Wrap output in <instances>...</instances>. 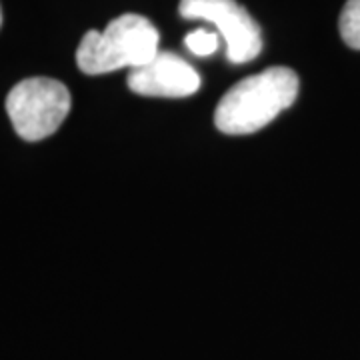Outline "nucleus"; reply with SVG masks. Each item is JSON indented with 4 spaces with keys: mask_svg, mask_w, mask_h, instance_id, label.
<instances>
[{
    "mask_svg": "<svg viewBox=\"0 0 360 360\" xmlns=\"http://www.w3.org/2000/svg\"><path fill=\"white\" fill-rule=\"evenodd\" d=\"M296 94L298 77L295 70L272 66L240 80L220 98L214 124L224 134H252L295 103Z\"/></svg>",
    "mask_w": 360,
    "mask_h": 360,
    "instance_id": "obj_1",
    "label": "nucleus"
},
{
    "mask_svg": "<svg viewBox=\"0 0 360 360\" xmlns=\"http://www.w3.org/2000/svg\"><path fill=\"white\" fill-rule=\"evenodd\" d=\"M158 30L141 14H122L104 32L89 30L77 51L78 68L90 75H106L118 68H139L158 54Z\"/></svg>",
    "mask_w": 360,
    "mask_h": 360,
    "instance_id": "obj_2",
    "label": "nucleus"
},
{
    "mask_svg": "<svg viewBox=\"0 0 360 360\" xmlns=\"http://www.w3.org/2000/svg\"><path fill=\"white\" fill-rule=\"evenodd\" d=\"M6 112L22 141L39 142L65 122L70 112V92L54 78H26L8 92Z\"/></svg>",
    "mask_w": 360,
    "mask_h": 360,
    "instance_id": "obj_3",
    "label": "nucleus"
},
{
    "mask_svg": "<svg viewBox=\"0 0 360 360\" xmlns=\"http://www.w3.org/2000/svg\"><path fill=\"white\" fill-rule=\"evenodd\" d=\"M179 11L188 20L202 18L217 26L234 65L250 63L262 51L260 28L236 0H180Z\"/></svg>",
    "mask_w": 360,
    "mask_h": 360,
    "instance_id": "obj_4",
    "label": "nucleus"
},
{
    "mask_svg": "<svg viewBox=\"0 0 360 360\" xmlns=\"http://www.w3.org/2000/svg\"><path fill=\"white\" fill-rule=\"evenodd\" d=\"M129 89L142 96H191L200 89V77L184 58L158 52L148 65L130 70Z\"/></svg>",
    "mask_w": 360,
    "mask_h": 360,
    "instance_id": "obj_5",
    "label": "nucleus"
},
{
    "mask_svg": "<svg viewBox=\"0 0 360 360\" xmlns=\"http://www.w3.org/2000/svg\"><path fill=\"white\" fill-rule=\"evenodd\" d=\"M340 37L350 49L360 51V0H348L338 20Z\"/></svg>",
    "mask_w": 360,
    "mask_h": 360,
    "instance_id": "obj_6",
    "label": "nucleus"
},
{
    "mask_svg": "<svg viewBox=\"0 0 360 360\" xmlns=\"http://www.w3.org/2000/svg\"><path fill=\"white\" fill-rule=\"evenodd\" d=\"M184 42H186V46H188L191 52H194L196 56H210V54H214L217 49H219V37H217L214 32H208L205 28L191 32V34L184 39Z\"/></svg>",
    "mask_w": 360,
    "mask_h": 360,
    "instance_id": "obj_7",
    "label": "nucleus"
},
{
    "mask_svg": "<svg viewBox=\"0 0 360 360\" xmlns=\"http://www.w3.org/2000/svg\"><path fill=\"white\" fill-rule=\"evenodd\" d=\"M0 26H2V11H0Z\"/></svg>",
    "mask_w": 360,
    "mask_h": 360,
    "instance_id": "obj_8",
    "label": "nucleus"
}]
</instances>
